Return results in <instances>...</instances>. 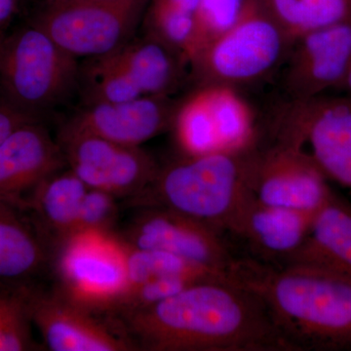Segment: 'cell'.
<instances>
[{
	"mask_svg": "<svg viewBox=\"0 0 351 351\" xmlns=\"http://www.w3.org/2000/svg\"><path fill=\"white\" fill-rule=\"evenodd\" d=\"M115 316L137 351H293L262 300L228 276Z\"/></svg>",
	"mask_w": 351,
	"mask_h": 351,
	"instance_id": "cell-1",
	"label": "cell"
},
{
	"mask_svg": "<svg viewBox=\"0 0 351 351\" xmlns=\"http://www.w3.org/2000/svg\"><path fill=\"white\" fill-rule=\"evenodd\" d=\"M258 295L293 351L351 350V281L249 256L226 270Z\"/></svg>",
	"mask_w": 351,
	"mask_h": 351,
	"instance_id": "cell-2",
	"label": "cell"
},
{
	"mask_svg": "<svg viewBox=\"0 0 351 351\" xmlns=\"http://www.w3.org/2000/svg\"><path fill=\"white\" fill-rule=\"evenodd\" d=\"M256 145L244 151L184 156L160 166L156 179L133 199L134 204L168 208L228 232L253 193Z\"/></svg>",
	"mask_w": 351,
	"mask_h": 351,
	"instance_id": "cell-3",
	"label": "cell"
},
{
	"mask_svg": "<svg viewBox=\"0 0 351 351\" xmlns=\"http://www.w3.org/2000/svg\"><path fill=\"white\" fill-rule=\"evenodd\" d=\"M77 58L32 25L0 40V101L40 120L78 90Z\"/></svg>",
	"mask_w": 351,
	"mask_h": 351,
	"instance_id": "cell-4",
	"label": "cell"
},
{
	"mask_svg": "<svg viewBox=\"0 0 351 351\" xmlns=\"http://www.w3.org/2000/svg\"><path fill=\"white\" fill-rule=\"evenodd\" d=\"M293 43L258 0L234 27L198 53L191 64V80L196 87L235 89L257 82L281 68Z\"/></svg>",
	"mask_w": 351,
	"mask_h": 351,
	"instance_id": "cell-5",
	"label": "cell"
},
{
	"mask_svg": "<svg viewBox=\"0 0 351 351\" xmlns=\"http://www.w3.org/2000/svg\"><path fill=\"white\" fill-rule=\"evenodd\" d=\"M272 138L302 147L328 179L351 189V96L326 94L284 101L270 127Z\"/></svg>",
	"mask_w": 351,
	"mask_h": 351,
	"instance_id": "cell-6",
	"label": "cell"
},
{
	"mask_svg": "<svg viewBox=\"0 0 351 351\" xmlns=\"http://www.w3.org/2000/svg\"><path fill=\"white\" fill-rule=\"evenodd\" d=\"M25 300L44 350L137 351L114 314L89 306L57 285L27 289Z\"/></svg>",
	"mask_w": 351,
	"mask_h": 351,
	"instance_id": "cell-7",
	"label": "cell"
},
{
	"mask_svg": "<svg viewBox=\"0 0 351 351\" xmlns=\"http://www.w3.org/2000/svg\"><path fill=\"white\" fill-rule=\"evenodd\" d=\"M149 1L73 0L49 4L34 25L76 58L101 56L133 39Z\"/></svg>",
	"mask_w": 351,
	"mask_h": 351,
	"instance_id": "cell-8",
	"label": "cell"
},
{
	"mask_svg": "<svg viewBox=\"0 0 351 351\" xmlns=\"http://www.w3.org/2000/svg\"><path fill=\"white\" fill-rule=\"evenodd\" d=\"M58 144L66 166L90 189L135 199L156 179L159 165L141 147L117 144L64 124Z\"/></svg>",
	"mask_w": 351,
	"mask_h": 351,
	"instance_id": "cell-9",
	"label": "cell"
},
{
	"mask_svg": "<svg viewBox=\"0 0 351 351\" xmlns=\"http://www.w3.org/2000/svg\"><path fill=\"white\" fill-rule=\"evenodd\" d=\"M138 211L112 235L135 249L167 252L196 265L226 272L235 257L223 232L168 208L136 206Z\"/></svg>",
	"mask_w": 351,
	"mask_h": 351,
	"instance_id": "cell-10",
	"label": "cell"
},
{
	"mask_svg": "<svg viewBox=\"0 0 351 351\" xmlns=\"http://www.w3.org/2000/svg\"><path fill=\"white\" fill-rule=\"evenodd\" d=\"M326 175L300 145L272 138L254 154L252 191L261 202L315 214L332 193Z\"/></svg>",
	"mask_w": 351,
	"mask_h": 351,
	"instance_id": "cell-11",
	"label": "cell"
},
{
	"mask_svg": "<svg viewBox=\"0 0 351 351\" xmlns=\"http://www.w3.org/2000/svg\"><path fill=\"white\" fill-rule=\"evenodd\" d=\"M351 63V15L295 39L282 66L286 100H308L336 90Z\"/></svg>",
	"mask_w": 351,
	"mask_h": 351,
	"instance_id": "cell-12",
	"label": "cell"
},
{
	"mask_svg": "<svg viewBox=\"0 0 351 351\" xmlns=\"http://www.w3.org/2000/svg\"><path fill=\"white\" fill-rule=\"evenodd\" d=\"M53 276L64 292L89 306L110 311L125 288L123 251L113 237L84 235L60 252Z\"/></svg>",
	"mask_w": 351,
	"mask_h": 351,
	"instance_id": "cell-13",
	"label": "cell"
},
{
	"mask_svg": "<svg viewBox=\"0 0 351 351\" xmlns=\"http://www.w3.org/2000/svg\"><path fill=\"white\" fill-rule=\"evenodd\" d=\"M55 261L54 249L29 211L0 199V292L44 285Z\"/></svg>",
	"mask_w": 351,
	"mask_h": 351,
	"instance_id": "cell-14",
	"label": "cell"
},
{
	"mask_svg": "<svg viewBox=\"0 0 351 351\" xmlns=\"http://www.w3.org/2000/svg\"><path fill=\"white\" fill-rule=\"evenodd\" d=\"M180 101L145 95L114 104L83 106L66 123L117 144L141 147L169 129Z\"/></svg>",
	"mask_w": 351,
	"mask_h": 351,
	"instance_id": "cell-15",
	"label": "cell"
},
{
	"mask_svg": "<svg viewBox=\"0 0 351 351\" xmlns=\"http://www.w3.org/2000/svg\"><path fill=\"white\" fill-rule=\"evenodd\" d=\"M66 167L57 141L40 122L20 126L0 145V199L21 207L48 176Z\"/></svg>",
	"mask_w": 351,
	"mask_h": 351,
	"instance_id": "cell-16",
	"label": "cell"
},
{
	"mask_svg": "<svg viewBox=\"0 0 351 351\" xmlns=\"http://www.w3.org/2000/svg\"><path fill=\"white\" fill-rule=\"evenodd\" d=\"M314 215L265 204L252 193L228 232L248 245L251 257L279 265L304 241Z\"/></svg>",
	"mask_w": 351,
	"mask_h": 351,
	"instance_id": "cell-17",
	"label": "cell"
},
{
	"mask_svg": "<svg viewBox=\"0 0 351 351\" xmlns=\"http://www.w3.org/2000/svg\"><path fill=\"white\" fill-rule=\"evenodd\" d=\"M282 267H302L351 281V205L332 193L314 215L301 246Z\"/></svg>",
	"mask_w": 351,
	"mask_h": 351,
	"instance_id": "cell-18",
	"label": "cell"
},
{
	"mask_svg": "<svg viewBox=\"0 0 351 351\" xmlns=\"http://www.w3.org/2000/svg\"><path fill=\"white\" fill-rule=\"evenodd\" d=\"M88 189L73 171L64 167L43 180L27 202L25 209L56 256L75 239L78 215Z\"/></svg>",
	"mask_w": 351,
	"mask_h": 351,
	"instance_id": "cell-19",
	"label": "cell"
},
{
	"mask_svg": "<svg viewBox=\"0 0 351 351\" xmlns=\"http://www.w3.org/2000/svg\"><path fill=\"white\" fill-rule=\"evenodd\" d=\"M113 53L143 95L173 96L191 80L188 60L147 34Z\"/></svg>",
	"mask_w": 351,
	"mask_h": 351,
	"instance_id": "cell-20",
	"label": "cell"
},
{
	"mask_svg": "<svg viewBox=\"0 0 351 351\" xmlns=\"http://www.w3.org/2000/svg\"><path fill=\"white\" fill-rule=\"evenodd\" d=\"M201 87L206 93L219 151H244L257 145L255 115L250 104L237 90L226 85Z\"/></svg>",
	"mask_w": 351,
	"mask_h": 351,
	"instance_id": "cell-21",
	"label": "cell"
},
{
	"mask_svg": "<svg viewBox=\"0 0 351 351\" xmlns=\"http://www.w3.org/2000/svg\"><path fill=\"white\" fill-rule=\"evenodd\" d=\"M78 91L82 94L83 106L121 103L145 96L113 51L88 58L86 63L80 66Z\"/></svg>",
	"mask_w": 351,
	"mask_h": 351,
	"instance_id": "cell-22",
	"label": "cell"
},
{
	"mask_svg": "<svg viewBox=\"0 0 351 351\" xmlns=\"http://www.w3.org/2000/svg\"><path fill=\"white\" fill-rule=\"evenodd\" d=\"M269 15L293 41L351 15V0H262Z\"/></svg>",
	"mask_w": 351,
	"mask_h": 351,
	"instance_id": "cell-23",
	"label": "cell"
},
{
	"mask_svg": "<svg viewBox=\"0 0 351 351\" xmlns=\"http://www.w3.org/2000/svg\"><path fill=\"white\" fill-rule=\"evenodd\" d=\"M184 156H199L219 151L213 117L204 88L180 101L172 127Z\"/></svg>",
	"mask_w": 351,
	"mask_h": 351,
	"instance_id": "cell-24",
	"label": "cell"
},
{
	"mask_svg": "<svg viewBox=\"0 0 351 351\" xmlns=\"http://www.w3.org/2000/svg\"><path fill=\"white\" fill-rule=\"evenodd\" d=\"M145 34L160 41L189 62L202 48L195 14L151 0L144 14Z\"/></svg>",
	"mask_w": 351,
	"mask_h": 351,
	"instance_id": "cell-25",
	"label": "cell"
},
{
	"mask_svg": "<svg viewBox=\"0 0 351 351\" xmlns=\"http://www.w3.org/2000/svg\"><path fill=\"white\" fill-rule=\"evenodd\" d=\"M29 317L25 290L0 292V351H38Z\"/></svg>",
	"mask_w": 351,
	"mask_h": 351,
	"instance_id": "cell-26",
	"label": "cell"
},
{
	"mask_svg": "<svg viewBox=\"0 0 351 351\" xmlns=\"http://www.w3.org/2000/svg\"><path fill=\"white\" fill-rule=\"evenodd\" d=\"M119 199L107 191L88 189L78 215L75 239L84 235L112 237L119 221Z\"/></svg>",
	"mask_w": 351,
	"mask_h": 351,
	"instance_id": "cell-27",
	"label": "cell"
},
{
	"mask_svg": "<svg viewBox=\"0 0 351 351\" xmlns=\"http://www.w3.org/2000/svg\"><path fill=\"white\" fill-rule=\"evenodd\" d=\"M257 2L258 0H200L195 20L202 40L201 50L234 27Z\"/></svg>",
	"mask_w": 351,
	"mask_h": 351,
	"instance_id": "cell-28",
	"label": "cell"
},
{
	"mask_svg": "<svg viewBox=\"0 0 351 351\" xmlns=\"http://www.w3.org/2000/svg\"><path fill=\"white\" fill-rule=\"evenodd\" d=\"M29 122H39L24 113L17 112L6 104L0 101V145L6 140L16 129Z\"/></svg>",
	"mask_w": 351,
	"mask_h": 351,
	"instance_id": "cell-29",
	"label": "cell"
},
{
	"mask_svg": "<svg viewBox=\"0 0 351 351\" xmlns=\"http://www.w3.org/2000/svg\"><path fill=\"white\" fill-rule=\"evenodd\" d=\"M19 0H0V40L5 36V31L18 9Z\"/></svg>",
	"mask_w": 351,
	"mask_h": 351,
	"instance_id": "cell-30",
	"label": "cell"
},
{
	"mask_svg": "<svg viewBox=\"0 0 351 351\" xmlns=\"http://www.w3.org/2000/svg\"><path fill=\"white\" fill-rule=\"evenodd\" d=\"M158 3L164 4L184 11V12L195 14L199 6L200 0H154Z\"/></svg>",
	"mask_w": 351,
	"mask_h": 351,
	"instance_id": "cell-31",
	"label": "cell"
},
{
	"mask_svg": "<svg viewBox=\"0 0 351 351\" xmlns=\"http://www.w3.org/2000/svg\"><path fill=\"white\" fill-rule=\"evenodd\" d=\"M335 91L339 92V94L350 95L351 96V63L348 73L343 78V82L339 85Z\"/></svg>",
	"mask_w": 351,
	"mask_h": 351,
	"instance_id": "cell-32",
	"label": "cell"
},
{
	"mask_svg": "<svg viewBox=\"0 0 351 351\" xmlns=\"http://www.w3.org/2000/svg\"><path fill=\"white\" fill-rule=\"evenodd\" d=\"M69 1H73V0H50V1L48 2V5H49V4L64 3V2Z\"/></svg>",
	"mask_w": 351,
	"mask_h": 351,
	"instance_id": "cell-33",
	"label": "cell"
},
{
	"mask_svg": "<svg viewBox=\"0 0 351 351\" xmlns=\"http://www.w3.org/2000/svg\"><path fill=\"white\" fill-rule=\"evenodd\" d=\"M46 1H47V3H48V2H49V1H50V0H46Z\"/></svg>",
	"mask_w": 351,
	"mask_h": 351,
	"instance_id": "cell-34",
	"label": "cell"
}]
</instances>
